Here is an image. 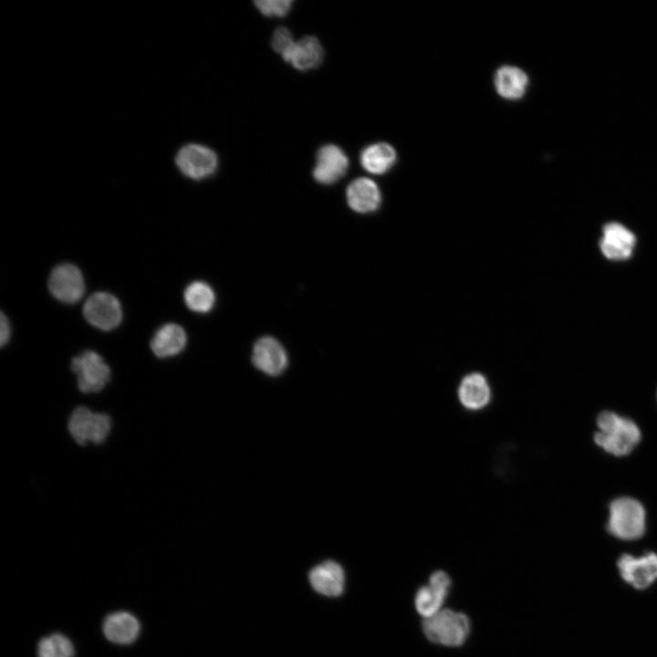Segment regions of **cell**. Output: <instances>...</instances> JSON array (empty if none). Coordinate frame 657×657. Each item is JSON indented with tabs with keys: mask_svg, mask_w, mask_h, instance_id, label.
Listing matches in <instances>:
<instances>
[{
	"mask_svg": "<svg viewBox=\"0 0 657 657\" xmlns=\"http://www.w3.org/2000/svg\"><path fill=\"white\" fill-rule=\"evenodd\" d=\"M596 425L594 443L613 456L628 455L641 439V429L634 421L612 411L600 412Z\"/></svg>",
	"mask_w": 657,
	"mask_h": 657,
	"instance_id": "6da1fadb",
	"label": "cell"
},
{
	"mask_svg": "<svg viewBox=\"0 0 657 657\" xmlns=\"http://www.w3.org/2000/svg\"><path fill=\"white\" fill-rule=\"evenodd\" d=\"M646 528V511L634 497L620 496L609 506L607 529L621 540H635L642 537Z\"/></svg>",
	"mask_w": 657,
	"mask_h": 657,
	"instance_id": "7a4b0ae2",
	"label": "cell"
},
{
	"mask_svg": "<svg viewBox=\"0 0 657 657\" xmlns=\"http://www.w3.org/2000/svg\"><path fill=\"white\" fill-rule=\"evenodd\" d=\"M422 628L430 641L446 647H459L466 641L471 624L468 617L462 612L441 610L435 615L423 619Z\"/></svg>",
	"mask_w": 657,
	"mask_h": 657,
	"instance_id": "3957f363",
	"label": "cell"
},
{
	"mask_svg": "<svg viewBox=\"0 0 657 657\" xmlns=\"http://www.w3.org/2000/svg\"><path fill=\"white\" fill-rule=\"evenodd\" d=\"M111 421L108 414L94 412L87 407H77L71 413L68 428L77 443H101L108 437Z\"/></svg>",
	"mask_w": 657,
	"mask_h": 657,
	"instance_id": "277c9868",
	"label": "cell"
},
{
	"mask_svg": "<svg viewBox=\"0 0 657 657\" xmlns=\"http://www.w3.org/2000/svg\"><path fill=\"white\" fill-rule=\"evenodd\" d=\"M71 369L78 377V387L85 393L98 392L109 382L110 370L103 358L93 350H86L71 361Z\"/></svg>",
	"mask_w": 657,
	"mask_h": 657,
	"instance_id": "5b68a950",
	"label": "cell"
},
{
	"mask_svg": "<svg viewBox=\"0 0 657 657\" xmlns=\"http://www.w3.org/2000/svg\"><path fill=\"white\" fill-rule=\"evenodd\" d=\"M175 163L180 172L193 180H203L217 169L218 158L210 148L191 143L182 146L177 152Z\"/></svg>",
	"mask_w": 657,
	"mask_h": 657,
	"instance_id": "8992f818",
	"label": "cell"
},
{
	"mask_svg": "<svg viewBox=\"0 0 657 657\" xmlns=\"http://www.w3.org/2000/svg\"><path fill=\"white\" fill-rule=\"evenodd\" d=\"M83 314L92 326L107 331L117 328L122 319L119 300L106 292L91 295L84 304Z\"/></svg>",
	"mask_w": 657,
	"mask_h": 657,
	"instance_id": "52a82bcc",
	"label": "cell"
},
{
	"mask_svg": "<svg viewBox=\"0 0 657 657\" xmlns=\"http://www.w3.org/2000/svg\"><path fill=\"white\" fill-rule=\"evenodd\" d=\"M452 587L450 576L443 571H434L429 578L427 585L418 589L414 603L417 612L423 619L430 618L442 609Z\"/></svg>",
	"mask_w": 657,
	"mask_h": 657,
	"instance_id": "ba28073f",
	"label": "cell"
},
{
	"mask_svg": "<svg viewBox=\"0 0 657 657\" xmlns=\"http://www.w3.org/2000/svg\"><path fill=\"white\" fill-rule=\"evenodd\" d=\"M48 288L57 300L73 304L78 302L85 292V282L80 270L71 264L56 266L48 278Z\"/></svg>",
	"mask_w": 657,
	"mask_h": 657,
	"instance_id": "9c48e42d",
	"label": "cell"
},
{
	"mask_svg": "<svg viewBox=\"0 0 657 657\" xmlns=\"http://www.w3.org/2000/svg\"><path fill=\"white\" fill-rule=\"evenodd\" d=\"M602 255L611 261L629 259L636 245V236L628 227L618 222L603 225L599 242Z\"/></svg>",
	"mask_w": 657,
	"mask_h": 657,
	"instance_id": "30bf717a",
	"label": "cell"
},
{
	"mask_svg": "<svg viewBox=\"0 0 657 657\" xmlns=\"http://www.w3.org/2000/svg\"><path fill=\"white\" fill-rule=\"evenodd\" d=\"M617 566L621 578L638 589L649 587L657 579V554L646 553L640 557L622 555Z\"/></svg>",
	"mask_w": 657,
	"mask_h": 657,
	"instance_id": "8fae6325",
	"label": "cell"
},
{
	"mask_svg": "<svg viewBox=\"0 0 657 657\" xmlns=\"http://www.w3.org/2000/svg\"><path fill=\"white\" fill-rule=\"evenodd\" d=\"M349 168V159L337 145L327 144L319 148L316 156L313 177L321 184H332L339 181Z\"/></svg>",
	"mask_w": 657,
	"mask_h": 657,
	"instance_id": "7c38bea8",
	"label": "cell"
},
{
	"mask_svg": "<svg viewBox=\"0 0 657 657\" xmlns=\"http://www.w3.org/2000/svg\"><path fill=\"white\" fill-rule=\"evenodd\" d=\"M252 362L262 372L269 376H277L287 366V355L284 347L276 339L263 337L254 345Z\"/></svg>",
	"mask_w": 657,
	"mask_h": 657,
	"instance_id": "4fadbf2b",
	"label": "cell"
},
{
	"mask_svg": "<svg viewBox=\"0 0 657 657\" xmlns=\"http://www.w3.org/2000/svg\"><path fill=\"white\" fill-rule=\"evenodd\" d=\"M346 198L349 206L361 214L376 211L381 201L378 185L366 177L357 178L349 184Z\"/></svg>",
	"mask_w": 657,
	"mask_h": 657,
	"instance_id": "5bb4252c",
	"label": "cell"
},
{
	"mask_svg": "<svg viewBox=\"0 0 657 657\" xmlns=\"http://www.w3.org/2000/svg\"><path fill=\"white\" fill-rule=\"evenodd\" d=\"M344 571L334 561H325L309 572V581L312 588L318 593L328 597L340 595L344 588Z\"/></svg>",
	"mask_w": 657,
	"mask_h": 657,
	"instance_id": "9a60e30c",
	"label": "cell"
},
{
	"mask_svg": "<svg viewBox=\"0 0 657 657\" xmlns=\"http://www.w3.org/2000/svg\"><path fill=\"white\" fill-rule=\"evenodd\" d=\"M103 633L111 642L130 644L137 639L140 633V623L131 613L113 612L104 620Z\"/></svg>",
	"mask_w": 657,
	"mask_h": 657,
	"instance_id": "2e32d148",
	"label": "cell"
},
{
	"mask_svg": "<svg viewBox=\"0 0 657 657\" xmlns=\"http://www.w3.org/2000/svg\"><path fill=\"white\" fill-rule=\"evenodd\" d=\"M187 336L184 329L174 323L165 324L154 334L151 341L152 352L159 358L179 354L185 347Z\"/></svg>",
	"mask_w": 657,
	"mask_h": 657,
	"instance_id": "e0dca14e",
	"label": "cell"
},
{
	"mask_svg": "<svg viewBox=\"0 0 657 657\" xmlns=\"http://www.w3.org/2000/svg\"><path fill=\"white\" fill-rule=\"evenodd\" d=\"M323 58V48L316 36H307L297 40L284 58L298 70H308L319 66Z\"/></svg>",
	"mask_w": 657,
	"mask_h": 657,
	"instance_id": "ac0fdd59",
	"label": "cell"
},
{
	"mask_svg": "<svg viewBox=\"0 0 657 657\" xmlns=\"http://www.w3.org/2000/svg\"><path fill=\"white\" fill-rule=\"evenodd\" d=\"M528 77L525 71L515 66H502L495 75V87L499 96L506 99H521L527 90Z\"/></svg>",
	"mask_w": 657,
	"mask_h": 657,
	"instance_id": "d6986e66",
	"label": "cell"
},
{
	"mask_svg": "<svg viewBox=\"0 0 657 657\" xmlns=\"http://www.w3.org/2000/svg\"><path fill=\"white\" fill-rule=\"evenodd\" d=\"M461 403L469 410H479L485 407L491 396L489 384L484 375L473 372L466 375L458 389Z\"/></svg>",
	"mask_w": 657,
	"mask_h": 657,
	"instance_id": "ffe728a7",
	"label": "cell"
},
{
	"mask_svg": "<svg viewBox=\"0 0 657 657\" xmlns=\"http://www.w3.org/2000/svg\"><path fill=\"white\" fill-rule=\"evenodd\" d=\"M397 154L394 148L386 142L367 146L360 153V164L368 172L383 174L395 163Z\"/></svg>",
	"mask_w": 657,
	"mask_h": 657,
	"instance_id": "44dd1931",
	"label": "cell"
},
{
	"mask_svg": "<svg viewBox=\"0 0 657 657\" xmlns=\"http://www.w3.org/2000/svg\"><path fill=\"white\" fill-rule=\"evenodd\" d=\"M183 298L186 306L193 312H209L215 301L212 287L202 281L191 283L184 290Z\"/></svg>",
	"mask_w": 657,
	"mask_h": 657,
	"instance_id": "7402d4cb",
	"label": "cell"
},
{
	"mask_svg": "<svg viewBox=\"0 0 657 657\" xmlns=\"http://www.w3.org/2000/svg\"><path fill=\"white\" fill-rule=\"evenodd\" d=\"M73 655L72 642L60 633L44 637L37 644V657H73Z\"/></svg>",
	"mask_w": 657,
	"mask_h": 657,
	"instance_id": "603a6c76",
	"label": "cell"
},
{
	"mask_svg": "<svg viewBox=\"0 0 657 657\" xmlns=\"http://www.w3.org/2000/svg\"><path fill=\"white\" fill-rule=\"evenodd\" d=\"M256 7L266 16H285L290 10V0H263L255 1Z\"/></svg>",
	"mask_w": 657,
	"mask_h": 657,
	"instance_id": "cb8c5ba5",
	"label": "cell"
},
{
	"mask_svg": "<svg viewBox=\"0 0 657 657\" xmlns=\"http://www.w3.org/2000/svg\"><path fill=\"white\" fill-rule=\"evenodd\" d=\"M295 42L291 32L285 26L277 27L271 39L273 49L280 54L283 59L290 52Z\"/></svg>",
	"mask_w": 657,
	"mask_h": 657,
	"instance_id": "d4e9b609",
	"label": "cell"
},
{
	"mask_svg": "<svg viewBox=\"0 0 657 657\" xmlns=\"http://www.w3.org/2000/svg\"><path fill=\"white\" fill-rule=\"evenodd\" d=\"M8 318L4 313H1L0 319V343L1 346H5L10 338L11 329Z\"/></svg>",
	"mask_w": 657,
	"mask_h": 657,
	"instance_id": "484cf974",
	"label": "cell"
}]
</instances>
